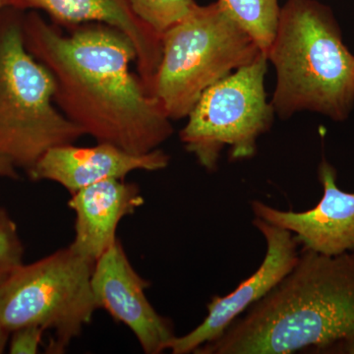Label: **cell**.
Returning a JSON list of instances; mask_svg holds the SVG:
<instances>
[{
  "instance_id": "obj_1",
  "label": "cell",
  "mask_w": 354,
  "mask_h": 354,
  "mask_svg": "<svg viewBox=\"0 0 354 354\" xmlns=\"http://www.w3.org/2000/svg\"><path fill=\"white\" fill-rule=\"evenodd\" d=\"M23 32L27 50L55 79V106L84 134L136 155L171 138L172 120L130 69L136 48L120 30L84 23L64 34L30 11Z\"/></svg>"
},
{
  "instance_id": "obj_2",
  "label": "cell",
  "mask_w": 354,
  "mask_h": 354,
  "mask_svg": "<svg viewBox=\"0 0 354 354\" xmlns=\"http://www.w3.org/2000/svg\"><path fill=\"white\" fill-rule=\"evenodd\" d=\"M354 337V252L301 249L295 267L197 354H320Z\"/></svg>"
},
{
  "instance_id": "obj_3",
  "label": "cell",
  "mask_w": 354,
  "mask_h": 354,
  "mask_svg": "<svg viewBox=\"0 0 354 354\" xmlns=\"http://www.w3.org/2000/svg\"><path fill=\"white\" fill-rule=\"evenodd\" d=\"M276 71L271 99L276 115L302 111L335 122L354 109V55L329 6L318 0H288L267 53Z\"/></svg>"
},
{
  "instance_id": "obj_4",
  "label": "cell",
  "mask_w": 354,
  "mask_h": 354,
  "mask_svg": "<svg viewBox=\"0 0 354 354\" xmlns=\"http://www.w3.org/2000/svg\"><path fill=\"white\" fill-rule=\"evenodd\" d=\"M24 11H0V157L29 171L55 147L84 136L55 104L50 70L26 48Z\"/></svg>"
},
{
  "instance_id": "obj_5",
  "label": "cell",
  "mask_w": 354,
  "mask_h": 354,
  "mask_svg": "<svg viewBox=\"0 0 354 354\" xmlns=\"http://www.w3.org/2000/svg\"><path fill=\"white\" fill-rule=\"evenodd\" d=\"M261 53L220 2L197 4L162 35V57L151 94L172 121L183 120L205 91Z\"/></svg>"
},
{
  "instance_id": "obj_6",
  "label": "cell",
  "mask_w": 354,
  "mask_h": 354,
  "mask_svg": "<svg viewBox=\"0 0 354 354\" xmlns=\"http://www.w3.org/2000/svg\"><path fill=\"white\" fill-rule=\"evenodd\" d=\"M95 263L68 246L13 268L0 286V322L10 334L26 326L50 330L48 353H64L100 309L91 285Z\"/></svg>"
},
{
  "instance_id": "obj_7",
  "label": "cell",
  "mask_w": 354,
  "mask_h": 354,
  "mask_svg": "<svg viewBox=\"0 0 354 354\" xmlns=\"http://www.w3.org/2000/svg\"><path fill=\"white\" fill-rule=\"evenodd\" d=\"M268 65L261 53L205 91L191 109L179 139L203 169L216 171L225 148L232 160L257 153L258 139L270 131L276 116L265 88Z\"/></svg>"
},
{
  "instance_id": "obj_8",
  "label": "cell",
  "mask_w": 354,
  "mask_h": 354,
  "mask_svg": "<svg viewBox=\"0 0 354 354\" xmlns=\"http://www.w3.org/2000/svg\"><path fill=\"white\" fill-rule=\"evenodd\" d=\"M253 225L266 242L262 264L232 292L225 297H212L207 305L206 318L188 334L176 335L167 351L174 354L195 353L198 348L216 341L235 319L267 295L295 267L299 256V244L295 235L259 218H254Z\"/></svg>"
},
{
  "instance_id": "obj_9",
  "label": "cell",
  "mask_w": 354,
  "mask_h": 354,
  "mask_svg": "<svg viewBox=\"0 0 354 354\" xmlns=\"http://www.w3.org/2000/svg\"><path fill=\"white\" fill-rule=\"evenodd\" d=\"M91 285L99 308L129 328L144 353L167 351L176 337L172 324L147 299L151 283L135 271L120 239L95 261Z\"/></svg>"
},
{
  "instance_id": "obj_10",
  "label": "cell",
  "mask_w": 354,
  "mask_h": 354,
  "mask_svg": "<svg viewBox=\"0 0 354 354\" xmlns=\"http://www.w3.org/2000/svg\"><path fill=\"white\" fill-rule=\"evenodd\" d=\"M337 178V169L323 157L318 167L323 195L314 208L283 211L255 200L254 216L288 230L307 250L327 256L354 252V192L342 190Z\"/></svg>"
},
{
  "instance_id": "obj_11",
  "label": "cell",
  "mask_w": 354,
  "mask_h": 354,
  "mask_svg": "<svg viewBox=\"0 0 354 354\" xmlns=\"http://www.w3.org/2000/svg\"><path fill=\"white\" fill-rule=\"evenodd\" d=\"M169 162L160 149L136 155L108 143L88 148L69 144L48 150L27 174L32 181H53L73 194L106 179H124L132 171H162Z\"/></svg>"
},
{
  "instance_id": "obj_12",
  "label": "cell",
  "mask_w": 354,
  "mask_h": 354,
  "mask_svg": "<svg viewBox=\"0 0 354 354\" xmlns=\"http://www.w3.org/2000/svg\"><path fill=\"white\" fill-rule=\"evenodd\" d=\"M19 10L44 11L58 26L102 23L120 30L137 53V71L151 94L153 77L162 57V36L133 11L129 0H13Z\"/></svg>"
},
{
  "instance_id": "obj_13",
  "label": "cell",
  "mask_w": 354,
  "mask_h": 354,
  "mask_svg": "<svg viewBox=\"0 0 354 354\" xmlns=\"http://www.w3.org/2000/svg\"><path fill=\"white\" fill-rule=\"evenodd\" d=\"M143 204L139 186L124 179H106L77 191L68 201L76 215L75 237L69 246L95 262L118 241L120 221Z\"/></svg>"
},
{
  "instance_id": "obj_14",
  "label": "cell",
  "mask_w": 354,
  "mask_h": 354,
  "mask_svg": "<svg viewBox=\"0 0 354 354\" xmlns=\"http://www.w3.org/2000/svg\"><path fill=\"white\" fill-rule=\"evenodd\" d=\"M221 6L267 53L278 28L279 0H218Z\"/></svg>"
},
{
  "instance_id": "obj_15",
  "label": "cell",
  "mask_w": 354,
  "mask_h": 354,
  "mask_svg": "<svg viewBox=\"0 0 354 354\" xmlns=\"http://www.w3.org/2000/svg\"><path fill=\"white\" fill-rule=\"evenodd\" d=\"M135 14L160 36L188 15L195 0H129Z\"/></svg>"
},
{
  "instance_id": "obj_16",
  "label": "cell",
  "mask_w": 354,
  "mask_h": 354,
  "mask_svg": "<svg viewBox=\"0 0 354 354\" xmlns=\"http://www.w3.org/2000/svg\"><path fill=\"white\" fill-rule=\"evenodd\" d=\"M24 246L17 225L6 209L0 208V264L17 267L23 263Z\"/></svg>"
},
{
  "instance_id": "obj_17",
  "label": "cell",
  "mask_w": 354,
  "mask_h": 354,
  "mask_svg": "<svg viewBox=\"0 0 354 354\" xmlns=\"http://www.w3.org/2000/svg\"><path fill=\"white\" fill-rule=\"evenodd\" d=\"M44 330L37 326H26L11 332L9 353L35 354L39 353Z\"/></svg>"
},
{
  "instance_id": "obj_18",
  "label": "cell",
  "mask_w": 354,
  "mask_h": 354,
  "mask_svg": "<svg viewBox=\"0 0 354 354\" xmlns=\"http://www.w3.org/2000/svg\"><path fill=\"white\" fill-rule=\"evenodd\" d=\"M320 354H354V337L335 342L321 351Z\"/></svg>"
},
{
  "instance_id": "obj_19",
  "label": "cell",
  "mask_w": 354,
  "mask_h": 354,
  "mask_svg": "<svg viewBox=\"0 0 354 354\" xmlns=\"http://www.w3.org/2000/svg\"><path fill=\"white\" fill-rule=\"evenodd\" d=\"M0 177L11 179H17L19 177L16 167L8 160L2 157H0Z\"/></svg>"
},
{
  "instance_id": "obj_20",
  "label": "cell",
  "mask_w": 354,
  "mask_h": 354,
  "mask_svg": "<svg viewBox=\"0 0 354 354\" xmlns=\"http://www.w3.org/2000/svg\"><path fill=\"white\" fill-rule=\"evenodd\" d=\"M9 335L10 333L8 332L3 327L1 322H0V354L3 353L4 351H6V348L7 346V342H8Z\"/></svg>"
},
{
  "instance_id": "obj_21",
  "label": "cell",
  "mask_w": 354,
  "mask_h": 354,
  "mask_svg": "<svg viewBox=\"0 0 354 354\" xmlns=\"http://www.w3.org/2000/svg\"><path fill=\"white\" fill-rule=\"evenodd\" d=\"M12 269L13 268L8 267V266L0 264V286H1L2 283L6 281L7 277L9 276V274L12 271Z\"/></svg>"
},
{
  "instance_id": "obj_22",
  "label": "cell",
  "mask_w": 354,
  "mask_h": 354,
  "mask_svg": "<svg viewBox=\"0 0 354 354\" xmlns=\"http://www.w3.org/2000/svg\"><path fill=\"white\" fill-rule=\"evenodd\" d=\"M13 0H0V11L7 8V7H12Z\"/></svg>"
}]
</instances>
